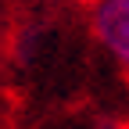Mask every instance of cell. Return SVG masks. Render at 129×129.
Returning a JSON list of instances; mask_svg holds the SVG:
<instances>
[{
  "instance_id": "2",
  "label": "cell",
  "mask_w": 129,
  "mask_h": 129,
  "mask_svg": "<svg viewBox=\"0 0 129 129\" xmlns=\"http://www.w3.org/2000/svg\"><path fill=\"white\" fill-rule=\"evenodd\" d=\"M32 4H68V0H32Z\"/></svg>"
},
{
  "instance_id": "1",
  "label": "cell",
  "mask_w": 129,
  "mask_h": 129,
  "mask_svg": "<svg viewBox=\"0 0 129 129\" xmlns=\"http://www.w3.org/2000/svg\"><path fill=\"white\" fill-rule=\"evenodd\" d=\"M86 22H90V36L97 40V47L122 72H129V11L111 0H90Z\"/></svg>"
},
{
  "instance_id": "3",
  "label": "cell",
  "mask_w": 129,
  "mask_h": 129,
  "mask_svg": "<svg viewBox=\"0 0 129 129\" xmlns=\"http://www.w3.org/2000/svg\"><path fill=\"white\" fill-rule=\"evenodd\" d=\"M111 4H118V7H125V11H129V0H111Z\"/></svg>"
}]
</instances>
